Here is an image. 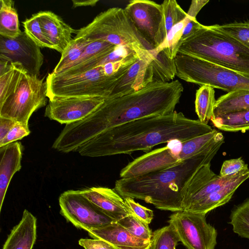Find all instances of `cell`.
Returning <instances> with one entry per match:
<instances>
[{"mask_svg":"<svg viewBox=\"0 0 249 249\" xmlns=\"http://www.w3.org/2000/svg\"><path fill=\"white\" fill-rule=\"evenodd\" d=\"M183 91L178 80L153 82L136 92L107 98L85 119L67 124L63 130L68 144L73 149L101 133L144 117L164 115L175 111Z\"/></svg>","mask_w":249,"mask_h":249,"instance_id":"obj_1","label":"cell"},{"mask_svg":"<svg viewBox=\"0 0 249 249\" xmlns=\"http://www.w3.org/2000/svg\"><path fill=\"white\" fill-rule=\"evenodd\" d=\"M213 129L182 112L144 117L108 129L80 146L81 156L99 157L149 152L154 146L177 140L183 142L209 133Z\"/></svg>","mask_w":249,"mask_h":249,"instance_id":"obj_2","label":"cell"},{"mask_svg":"<svg viewBox=\"0 0 249 249\" xmlns=\"http://www.w3.org/2000/svg\"><path fill=\"white\" fill-rule=\"evenodd\" d=\"M224 142L220 132L215 141L199 154L163 170L121 178L116 181L113 189L124 198L142 200L160 210H184L189 182L201 166L211 162Z\"/></svg>","mask_w":249,"mask_h":249,"instance_id":"obj_3","label":"cell"},{"mask_svg":"<svg viewBox=\"0 0 249 249\" xmlns=\"http://www.w3.org/2000/svg\"><path fill=\"white\" fill-rule=\"evenodd\" d=\"M178 53L214 63L249 78V49L209 26L203 25L184 41Z\"/></svg>","mask_w":249,"mask_h":249,"instance_id":"obj_4","label":"cell"},{"mask_svg":"<svg viewBox=\"0 0 249 249\" xmlns=\"http://www.w3.org/2000/svg\"><path fill=\"white\" fill-rule=\"evenodd\" d=\"M249 178V169L225 177L215 174L211 162L201 166L189 182L184 210L206 214L227 203L241 184Z\"/></svg>","mask_w":249,"mask_h":249,"instance_id":"obj_5","label":"cell"},{"mask_svg":"<svg viewBox=\"0 0 249 249\" xmlns=\"http://www.w3.org/2000/svg\"><path fill=\"white\" fill-rule=\"evenodd\" d=\"M220 132H211L185 141L172 140L163 147L146 153L124 167L121 178H132L163 170L203 152L217 139Z\"/></svg>","mask_w":249,"mask_h":249,"instance_id":"obj_6","label":"cell"},{"mask_svg":"<svg viewBox=\"0 0 249 249\" xmlns=\"http://www.w3.org/2000/svg\"><path fill=\"white\" fill-rule=\"evenodd\" d=\"M75 38L103 40L115 46L133 49L141 57L149 50L143 43L124 9L110 8L97 15L87 26L77 31Z\"/></svg>","mask_w":249,"mask_h":249,"instance_id":"obj_7","label":"cell"},{"mask_svg":"<svg viewBox=\"0 0 249 249\" xmlns=\"http://www.w3.org/2000/svg\"><path fill=\"white\" fill-rule=\"evenodd\" d=\"M176 75L190 83L209 85L228 92L249 89V78L232 70L199 58L178 53Z\"/></svg>","mask_w":249,"mask_h":249,"instance_id":"obj_8","label":"cell"},{"mask_svg":"<svg viewBox=\"0 0 249 249\" xmlns=\"http://www.w3.org/2000/svg\"><path fill=\"white\" fill-rule=\"evenodd\" d=\"M121 79L106 76L101 66L74 75L48 74L49 99L53 97H101L107 98Z\"/></svg>","mask_w":249,"mask_h":249,"instance_id":"obj_9","label":"cell"},{"mask_svg":"<svg viewBox=\"0 0 249 249\" xmlns=\"http://www.w3.org/2000/svg\"><path fill=\"white\" fill-rule=\"evenodd\" d=\"M47 98L44 79L25 71L16 90L0 104V117L28 125L32 114L46 105Z\"/></svg>","mask_w":249,"mask_h":249,"instance_id":"obj_10","label":"cell"},{"mask_svg":"<svg viewBox=\"0 0 249 249\" xmlns=\"http://www.w3.org/2000/svg\"><path fill=\"white\" fill-rule=\"evenodd\" d=\"M124 10L148 50H155L162 43L167 33L161 4L148 0H132Z\"/></svg>","mask_w":249,"mask_h":249,"instance_id":"obj_11","label":"cell"},{"mask_svg":"<svg viewBox=\"0 0 249 249\" xmlns=\"http://www.w3.org/2000/svg\"><path fill=\"white\" fill-rule=\"evenodd\" d=\"M168 223L186 249H214L217 232L207 223L206 214L182 210L174 212Z\"/></svg>","mask_w":249,"mask_h":249,"instance_id":"obj_12","label":"cell"},{"mask_svg":"<svg viewBox=\"0 0 249 249\" xmlns=\"http://www.w3.org/2000/svg\"><path fill=\"white\" fill-rule=\"evenodd\" d=\"M60 213L77 228L87 231L116 222L87 199L80 190H68L59 198Z\"/></svg>","mask_w":249,"mask_h":249,"instance_id":"obj_13","label":"cell"},{"mask_svg":"<svg viewBox=\"0 0 249 249\" xmlns=\"http://www.w3.org/2000/svg\"><path fill=\"white\" fill-rule=\"evenodd\" d=\"M0 58L21 64L28 74L38 77L44 61L40 48L24 31L15 38L0 36Z\"/></svg>","mask_w":249,"mask_h":249,"instance_id":"obj_14","label":"cell"},{"mask_svg":"<svg viewBox=\"0 0 249 249\" xmlns=\"http://www.w3.org/2000/svg\"><path fill=\"white\" fill-rule=\"evenodd\" d=\"M105 99L101 97H53L49 99L44 116L61 124H71L88 116Z\"/></svg>","mask_w":249,"mask_h":249,"instance_id":"obj_15","label":"cell"},{"mask_svg":"<svg viewBox=\"0 0 249 249\" xmlns=\"http://www.w3.org/2000/svg\"><path fill=\"white\" fill-rule=\"evenodd\" d=\"M155 56L153 50H149L134 63L118 82L107 98L120 97L131 94L153 83L149 64Z\"/></svg>","mask_w":249,"mask_h":249,"instance_id":"obj_16","label":"cell"},{"mask_svg":"<svg viewBox=\"0 0 249 249\" xmlns=\"http://www.w3.org/2000/svg\"><path fill=\"white\" fill-rule=\"evenodd\" d=\"M80 191L97 208L116 221L130 214L124 198L114 189L94 187Z\"/></svg>","mask_w":249,"mask_h":249,"instance_id":"obj_17","label":"cell"},{"mask_svg":"<svg viewBox=\"0 0 249 249\" xmlns=\"http://www.w3.org/2000/svg\"><path fill=\"white\" fill-rule=\"evenodd\" d=\"M93 239L105 241L115 249H150L151 240L136 237L116 222L88 231Z\"/></svg>","mask_w":249,"mask_h":249,"instance_id":"obj_18","label":"cell"},{"mask_svg":"<svg viewBox=\"0 0 249 249\" xmlns=\"http://www.w3.org/2000/svg\"><path fill=\"white\" fill-rule=\"evenodd\" d=\"M36 14L43 31L54 50L62 54L72 40V35L76 34L77 31L51 11H40Z\"/></svg>","mask_w":249,"mask_h":249,"instance_id":"obj_19","label":"cell"},{"mask_svg":"<svg viewBox=\"0 0 249 249\" xmlns=\"http://www.w3.org/2000/svg\"><path fill=\"white\" fill-rule=\"evenodd\" d=\"M23 147L15 142L0 147V212L9 183L21 168Z\"/></svg>","mask_w":249,"mask_h":249,"instance_id":"obj_20","label":"cell"},{"mask_svg":"<svg viewBox=\"0 0 249 249\" xmlns=\"http://www.w3.org/2000/svg\"><path fill=\"white\" fill-rule=\"evenodd\" d=\"M36 218L23 211L21 219L11 230L2 249H33L36 239Z\"/></svg>","mask_w":249,"mask_h":249,"instance_id":"obj_21","label":"cell"},{"mask_svg":"<svg viewBox=\"0 0 249 249\" xmlns=\"http://www.w3.org/2000/svg\"><path fill=\"white\" fill-rule=\"evenodd\" d=\"M116 46L103 40L92 41L86 47L76 64L61 74L74 75L96 67L99 61L112 52Z\"/></svg>","mask_w":249,"mask_h":249,"instance_id":"obj_22","label":"cell"},{"mask_svg":"<svg viewBox=\"0 0 249 249\" xmlns=\"http://www.w3.org/2000/svg\"><path fill=\"white\" fill-rule=\"evenodd\" d=\"M25 71L21 64L0 59V104L16 90Z\"/></svg>","mask_w":249,"mask_h":249,"instance_id":"obj_23","label":"cell"},{"mask_svg":"<svg viewBox=\"0 0 249 249\" xmlns=\"http://www.w3.org/2000/svg\"><path fill=\"white\" fill-rule=\"evenodd\" d=\"M249 109V89L228 92L216 100L214 116Z\"/></svg>","mask_w":249,"mask_h":249,"instance_id":"obj_24","label":"cell"},{"mask_svg":"<svg viewBox=\"0 0 249 249\" xmlns=\"http://www.w3.org/2000/svg\"><path fill=\"white\" fill-rule=\"evenodd\" d=\"M21 32L14 1L12 0H0V36L7 38H15Z\"/></svg>","mask_w":249,"mask_h":249,"instance_id":"obj_25","label":"cell"},{"mask_svg":"<svg viewBox=\"0 0 249 249\" xmlns=\"http://www.w3.org/2000/svg\"><path fill=\"white\" fill-rule=\"evenodd\" d=\"M91 41L84 38L74 37L61 54L59 61L52 73L61 74L73 67L80 59L86 47Z\"/></svg>","mask_w":249,"mask_h":249,"instance_id":"obj_26","label":"cell"},{"mask_svg":"<svg viewBox=\"0 0 249 249\" xmlns=\"http://www.w3.org/2000/svg\"><path fill=\"white\" fill-rule=\"evenodd\" d=\"M155 53V57L149 64L152 82H171L176 75L175 59H170L163 51Z\"/></svg>","mask_w":249,"mask_h":249,"instance_id":"obj_27","label":"cell"},{"mask_svg":"<svg viewBox=\"0 0 249 249\" xmlns=\"http://www.w3.org/2000/svg\"><path fill=\"white\" fill-rule=\"evenodd\" d=\"M211 121L220 130L245 132L249 130V109L214 116Z\"/></svg>","mask_w":249,"mask_h":249,"instance_id":"obj_28","label":"cell"},{"mask_svg":"<svg viewBox=\"0 0 249 249\" xmlns=\"http://www.w3.org/2000/svg\"><path fill=\"white\" fill-rule=\"evenodd\" d=\"M214 88L209 85L201 86L196 91L195 110L198 120L208 124L214 116V107L216 102Z\"/></svg>","mask_w":249,"mask_h":249,"instance_id":"obj_29","label":"cell"},{"mask_svg":"<svg viewBox=\"0 0 249 249\" xmlns=\"http://www.w3.org/2000/svg\"><path fill=\"white\" fill-rule=\"evenodd\" d=\"M187 16L186 18L172 27L168 33L165 39L157 48L153 50L158 53L163 51L171 59H175L179 48V41L184 27L191 18Z\"/></svg>","mask_w":249,"mask_h":249,"instance_id":"obj_30","label":"cell"},{"mask_svg":"<svg viewBox=\"0 0 249 249\" xmlns=\"http://www.w3.org/2000/svg\"><path fill=\"white\" fill-rule=\"evenodd\" d=\"M230 220L234 232L241 237L249 239V199L232 211Z\"/></svg>","mask_w":249,"mask_h":249,"instance_id":"obj_31","label":"cell"},{"mask_svg":"<svg viewBox=\"0 0 249 249\" xmlns=\"http://www.w3.org/2000/svg\"><path fill=\"white\" fill-rule=\"evenodd\" d=\"M178 242L176 231L169 224L153 232L150 249H176Z\"/></svg>","mask_w":249,"mask_h":249,"instance_id":"obj_32","label":"cell"},{"mask_svg":"<svg viewBox=\"0 0 249 249\" xmlns=\"http://www.w3.org/2000/svg\"><path fill=\"white\" fill-rule=\"evenodd\" d=\"M209 26L213 30L233 38L249 49V22H235Z\"/></svg>","mask_w":249,"mask_h":249,"instance_id":"obj_33","label":"cell"},{"mask_svg":"<svg viewBox=\"0 0 249 249\" xmlns=\"http://www.w3.org/2000/svg\"><path fill=\"white\" fill-rule=\"evenodd\" d=\"M24 32L40 48H48L54 50V46L44 33L37 14L22 22Z\"/></svg>","mask_w":249,"mask_h":249,"instance_id":"obj_34","label":"cell"},{"mask_svg":"<svg viewBox=\"0 0 249 249\" xmlns=\"http://www.w3.org/2000/svg\"><path fill=\"white\" fill-rule=\"evenodd\" d=\"M116 222L136 237L145 240H151L153 232L148 225L133 215H128Z\"/></svg>","mask_w":249,"mask_h":249,"instance_id":"obj_35","label":"cell"},{"mask_svg":"<svg viewBox=\"0 0 249 249\" xmlns=\"http://www.w3.org/2000/svg\"><path fill=\"white\" fill-rule=\"evenodd\" d=\"M167 35L173 26L184 19L186 13L175 0H165L162 3Z\"/></svg>","mask_w":249,"mask_h":249,"instance_id":"obj_36","label":"cell"},{"mask_svg":"<svg viewBox=\"0 0 249 249\" xmlns=\"http://www.w3.org/2000/svg\"><path fill=\"white\" fill-rule=\"evenodd\" d=\"M124 200L130 214L148 225L150 224L154 217L152 210L141 205L132 198L126 197Z\"/></svg>","mask_w":249,"mask_h":249,"instance_id":"obj_37","label":"cell"},{"mask_svg":"<svg viewBox=\"0 0 249 249\" xmlns=\"http://www.w3.org/2000/svg\"><path fill=\"white\" fill-rule=\"evenodd\" d=\"M30 133V130L28 125L16 122L3 141L0 142V147L17 142L29 135Z\"/></svg>","mask_w":249,"mask_h":249,"instance_id":"obj_38","label":"cell"},{"mask_svg":"<svg viewBox=\"0 0 249 249\" xmlns=\"http://www.w3.org/2000/svg\"><path fill=\"white\" fill-rule=\"evenodd\" d=\"M248 168V164L245 163L241 157L226 160L222 164L219 176L225 177L231 175Z\"/></svg>","mask_w":249,"mask_h":249,"instance_id":"obj_39","label":"cell"},{"mask_svg":"<svg viewBox=\"0 0 249 249\" xmlns=\"http://www.w3.org/2000/svg\"><path fill=\"white\" fill-rule=\"evenodd\" d=\"M78 243L85 249H115L104 240L99 239H80Z\"/></svg>","mask_w":249,"mask_h":249,"instance_id":"obj_40","label":"cell"},{"mask_svg":"<svg viewBox=\"0 0 249 249\" xmlns=\"http://www.w3.org/2000/svg\"><path fill=\"white\" fill-rule=\"evenodd\" d=\"M203 26V25L199 23L196 18H191L183 29L179 43V47L184 41L201 29Z\"/></svg>","mask_w":249,"mask_h":249,"instance_id":"obj_41","label":"cell"},{"mask_svg":"<svg viewBox=\"0 0 249 249\" xmlns=\"http://www.w3.org/2000/svg\"><path fill=\"white\" fill-rule=\"evenodd\" d=\"M16 122L8 118L0 117V142L3 141Z\"/></svg>","mask_w":249,"mask_h":249,"instance_id":"obj_42","label":"cell"},{"mask_svg":"<svg viewBox=\"0 0 249 249\" xmlns=\"http://www.w3.org/2000/svg\"><path fill=\"white\" fill-rule=\"evenodd\" d=\"M209 1L207 0H193L191 2L190 8L187 13V16L191 18H196V16Z\"/></svg>","mask_w":249,"mask_h":249,"instance_id":"obj_43","label":"cell"},{"mask_svg":"<svg viewBox=\"0 0 249 249\" xmlns=\"http://www.w3.org/2000/svg\"><path fill=\"white\" fill-rule=\"evenodd\" d=\"M99 1L98 0H72V8L80 6H93Z\"/></svg>","mask_w":249,"mask_h":249,"instance_id":"obj_44","label":"cell"}]
</instances>
